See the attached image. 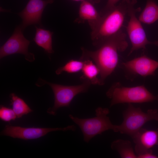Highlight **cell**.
<instances>
[{"label": "cell", "instance_id": "6da1fadb", "mask_svg": "<svg viewBox=\"0 0 158 158\" xmlns=\"http://www.w3.org/2000/svg\"><path fill=\"white\" fill-rule=\"evenodd\" d=\"M128 46L126 35L121 30L102 42L95 51L81 48L80 60H92L100 71L99 85H103L106 78L116 68L118 62V52L125 51Z\"/></svg>", "mask_w": 158, "mask_h": 158}, {"label": "cell", "instance_id": "7a4b0ae2", "mask_svg": "<svg viewBox=\"0 0 158 158\" xmlns=\"http://www.w3.org/2000/svg\"><path fill=\"white\" fill-rule=\"evenodd\" d=\"M129 0L100 13L99 20L91 29V38L93 44L98 47L104 41L116 34L121 30L128 13Z\"/></svg>", "mask_w": 158, "mask_h": 158}, {"label": "cell", "instance_id": "3957f363", "mask_svg": "<svg viewBox=\"0 0 158 158\" xmlns=\"http://www.w3.org/2000/svg\"><path fill=\"white\" fill-rule=\"evenodd\" d=\"M96 116L87 118H80L69 115L70 118L80 128L83 135V140L88 143L97 135L108 130L116 132L117 125H114L107 116L109 113L108 108L99 107L95 110Z\"/></svg>", "mask_w": 158, "mask_h": 158}, {"label": "cell", "instance_id": "277c9868", "mask_svg": "<svg viewBox=\"0 0 158 158\" xmlns=\"http://www.w3.org/2000/svg\"><path fill=\"white\" fill-rule=\"evenodd\" d=\"M111 99L110 107L120 103H142L158 101V95L152 94L143 85L123 86L119 82L114 84L106 93Z\"/></svg>", "mask_w": 158, "mask_h": 158}, {"label": "cell", "instance_id": "5b68a950", "mask_svg": "<svg viewBox=\"0 0 158 158\" xmlns=\"http://www.w3.org/2000/svg\"><path fill=\"white\" fill-rule=\"evenodd\" d=\"M123 120L117 125L116 132L133 136L147 122L152 120L158 121L157 109H150L146 112L140 107H135L128 104L127 108L123 112Z\"/></svg>", "mask_w": 158, "mask_h": 158}, {"label": "cell", "instance_id": "8992f818", "mask_svg": "<svg viewBox=\"0 0 158 158\" xmlns=\"http://www.w3.org/2000/svg\"><path fill=\"white\" fill-rule=\"evenodd\" d=\"M42 80V79H41ZM43 84H48L54 93V102L53 106L48 109L47 112L55 115L58 109L61 107H69L74 97L77 95L87 92L91 83L87 79L82 80L83 83L74 86H66L47 82L42 80Z\"/></svg>", "mask_w": 158, "mask_h": 158}, {"label": "cell", "instance_id": "52a82bcc", "mask_svg": "<svg viewBox=\"0 0 158 158\" xmlns=\"http://www.w3.org/2000/svg\"><path fill=\"white\" fill-rule=\"evenodd\" d=\"M134 1L129 0L128 3V13L130 19L126 27V30L132 44V47L128 55L134 51L140 49H145L148 44L158 46V41L152 42L149 41L141 22L137 17L136 12L138 11L134 9Z\"/></svg>", "mask_w": 158, "mask_h": 158}, {"label": "cell", "instance_id": "ba28073f", "mask_svg": "<svg viewBox=\"0 0 158 158\" xmlns=\"http://www.w3.org/2000/svg\"><path fill=\"white\" fill-rule=\"evenodd\" d=\"M76 129L75 126L73 125L65 127L56 128H26L7 125L1 132V134L13 138L28 140L40 138L51 132L59 130L74 131Z\"/></svg>", "mask_w": 158, "mask_h": 158}, {"label": "cell", "instance_id": "9c48e42d", "mask_svg": "<svg viewBox=\"0 0 158 158\" xmlns=\"http://www.w3.org/2000/svg\"><path fill=\"white\" fill-rule=\"evenodd\" d=\"M20 26L16 27L11 36L0 47V58L10 55L20 54L24 55L25 59L32 62L35 59L34 54L28 51L30 41L24 37Z\"/></svg>", "mask_w": 158, "mask_h": 158}, {"label": "cell", "instance_id": "30bf717a", "mask_svg": "<svg viewBox=\"0 0 158 158\" xmlns=\"http://www.w3.org/2000/svg\"><path fill=\"white\" fill-rule=\"evenodd\" d=\"M54 0H29L23 10L18 14L22 20L20 25L22 29L28 26L41 25L42 12L46 6L52 3Z\"/></svg>", "mask_w": 158, "mask_h": 158}, {"label": "cell", "instance_id": "8fae6325", "mask_svg": "<svg viewBox=\"0 0 158 158\" xmlns=\"http://www.w3.org/2000/svg\"><path fill=\"white\" fill-rule=\"evenodd\" d=\"M122 65L127 71L144 77L154 75L155 71L158 68V61L146 55L122 63Z\"/></svg>", "mask_w": 158, "mask_h": 158}, {"label": "cell", "instance_id": "7c38bea8", "mask_svg": "<svg viewBox=\"0 0 158 158\" xmlns=\"http://www.w3.org/2000/svg\"><path fill=\"white\" fill-rule=\"evenodd\" d=\"M132 138L135 144L134 150L138 156L151 149L158 143V128L155 130L142 128Z\"/></svg>", "mask_w": 158, "mask_h": 158}, {"label": "cell", "instance_id": "4fadbf2b", "mask_svg": "<svg viewBox=\"0 0 158 158\" xmlns=\"http://www.w3.org/2000/svg\"><path fill=\"white\" fill-rule=\"evenodd\" d=\"M101 16L99 13L92 4L87 0L81 1L80 6L79 17L75 21L78 23L88 21L91 28L100 19Z\"/></svg>", "mask_w": 158, "mask_h": 158}, {"label": "cell", "instance_id": "5bb4252c", "mask_svg": "<svg viewBox=\"0 0 158 158\" xmlns=\"http://www.w3.org/2000/svg\"><path fill=\"white\" fill-rule=\"evenodd\" d=\"M36 32L34 41L39 46L43 48L49 54L54 51L52 48V37L53 32L49 30L35 27Z\"/></svg>", "mask_w": 158, "mask_h": 158}, {"label": "cell", "instance_id": "9a60e30c", "mask_svg": "<svg viewBox=\"0 0 158 158\" xmlns=\"http://www.w3.org/2000/svg\"><path fill=\"white\" fill-rule=\"evenodd\" d=\"M111 148L117 152L122 158H138L131 142L128 140L118 139L113 141Z\"/></svg>", "mask_w": 158, "mask_h": 158}, {"label": "cell", "instance_id": "2e32d148", "mask_svg": "<svg viewBox=\"0 0 158 158\" xmlns=\"http://www.w3.org/2000/svg\"><path fill=\"white\" fill-rule=\"evenodd\" d=\"M138 19L141 22L147 24L158 20V5L152 0H148Z\"/></svg>", "mask_w": 158, "mask_h": 158}, {"label": "cell", "instance_id": "e0dca14e", "mask_svg": "<svg viewBox=\"0 0 158 158\" xmlns=\"http://www.w3.org/2000/svg\"><path fill=\"white\" fill-rule=\"evenodd\" d=\"M83 61L84 64L82 70L83 75L80 79L81 80L87 79L90 81L91 84L99 85V79L97 77L100 73L99 68L90 59Z\"/></svg>", "mask_w": 158, "mask_h": 158}, {"label": "cell", "instance_id": "ac0fdd59", "mask_svg": "<svg viewBox=\"0 0 158 158\" xmlns=\"http://www.w3.org/2000/svg\"><path fill=\"white\" fill-rule=\"evenodd\" d=\"M11 99V105L17 118H21L23 115L32 112V110L24 100L14 93L10 95Z\"/></svg>", "mask_w": 158, "mask_h": 158}, {"label": "cell", "instance_id": "d6986e66", "mask_svg": "<svg viewBox=\"0 0 158 158\" xmlns=\"http://www.w3.org/2000/svg\"><path fill=\"white\" fill-rule=\"evenodd\" d=\"M84 64V61L71 59L63 66L58 68L55 72L57 75L60 74L63 71L68 73H77L82 70Z\"/></svg>", "mask_w": 158, "mask_h": 158}, {"label": "cell", "instance_id": "ffe728a7", "mask_svg": "<svg viewBox=\"0 0 158 158\" xmlns=\"http://www.w3.org/2000/svg\"><path fill=\"white\" fill-rule=\"evenodd\" d=\"M17 118V116L12 109L1 106L0 118L1 120L6 122H10Z\"/></svg>", "mask_w": 158, "mask_h": 158}, {"label": "cell", "instance_id": "44dd1931", "mask_svg": "<svg viewBox=\"0 0 158 158\" xmlns=\"http://www.w3.org/2000/svg\"><path fill=\"white\" fill-rule=\"evenodd\" d=\"M158 157L153 154L152 150L150 149L148 151L139 156L138 158H157Z\"/></svg>", "mask_w": 158, "mask_h": 158}, {"label": "cell", "instance_id": "7402d4cb", "mask_svg": "<svg viewBox=\"0 0 158 158\" xmlns=\"http://www.w3.org/2000/svg\"><path fill=\"white\" fill-rule=\"evenodd\" d=\"M119 0H108L107 2L103 12L109 10L115 6L116 4Z\"/></svg>", "mask_w": 158, "mask_h": 158}, {"label": "cell", "instance_id": "603a6c76", "mask_svg": "<svg viewBox=\"0 0 158 158\" xmlns=\"http://www.w3.org/2000/svg\"><path fill=\"white\" fill-rule=\"evenodd\" d=\"M90 2H91L94 3H97L99 1V0H87Z\"/></svg>", "mask_w": 158, "mask_h": 158}, {"label": "cell", "instance_id": "cb8c5ba5", "mask_svg": "<svg viewBox=\"0 0 158 158\" xmlns=\"http://www.w3.org/2000/svg\"><path fill=\"white\" fill-rule=\"evenodd\" d=\"M75 1H82L84 0H73Z\"/></svg>", "mask_w": 158, "mask_h": 158}, {"label": "cell", "instance_id": "d4e9b609", "mask_svg": "<svg viewBox=\"0 0 158 158\" xmlns=\"http://www.w3.org/2000/svg\"></svg>", "mask_w": 158, "mask_h": 158}]
</instances>
